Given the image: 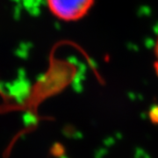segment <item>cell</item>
Returning a JSON list of instances; mask_svg holds the SVG:
<instances>
[{"mask_svg":"<svg viewBox=\"0 0 158 158\" xmlns=\"http://www.w3.org/2000/svg\"><path fill=\"white\" fill-rule=\"evenodd\" d=\"M51 13L62 21H77L87 15L95 0H46Z\"/></svg>","mask_w":158,"mask_h":158,"instance_id":"1","label":"cell"},{"mask_svg":"<svg viewBox=\"0 0 158 158\" xmlns=\"http://www.w3.org/2000/svg\"><path fill=\"white\" fill-rule=\"evenodd\" d=\"M148 117L154 125H158V105L153 106L148 112Z\"/></svg>","mask_w":158,"mask_h":158,"instance_id":"2","label":"cell"},{"mask_svg":"<svg viewBox=\"0 0 158 158\" xmlns=\"http://www.w3.org/2000/svg\"><path fill=\"white\" fill-rule=\"evenodd\" d=\"M154 68H155V71H156V75H157L158 77V61L157 62H156L155 65H154Z\"/></svg>","mask_w":158,"mask_h":158,"instance_id":"4","label":"cell"},{"mask_svg":"<svg viewBox=\"0 0 158 158\" xmlns=\"http://www.w3.org/2000/svg\"><path fill=\"white\" fill-rule=\"evenodd\" d=\"M155 55H156V56L158 58V40H156V45H155Z\"/></svg>","mask_w":158,"mask_h":158,"instance_id":"3","label":"cell"}]
</instances>
